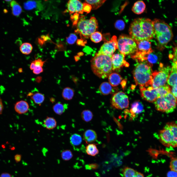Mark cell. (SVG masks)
I'll use <instances>...</instances> for the list:
<instances>
[{
    "label": "cell",
    "mask_w": 177,
    "mask_h": 177,
    "mask_svg": "<svg viewBox=\"0 0 177 177\" xmlns=\"http://www.w3.org/2000/svg\"><path fill=\"white\" fill-rule=\"evenodd\" d=\"M167 177H177V173L171 170L168 171L167 174Z\"/></svg>",
    "instance_id": "47"
},
{
    "label": "cell",
    "mask_w": 177,
    "mask_h": 177,
    "mask_svg": "<svg viewBox=\"0 0 177 177\" xmlns=\"http://www.w3.org/2000/svg\"><path fill=\"white\" fill-rule=\"evenodd\" d=\"M73 156L71 151L69 150L63 151L61 153V157L62 159L65 161H68L71 159Z\"/></svg>",
    "instance_id": "38"
},
{
    "label": "cell",
    "mask_w": 177,
    "mask_h": 177,
    "mask_svg": "<svg viewBox=\"0 0 177 177\" xmlns=\"http://www.w3.org/2000/svg\"><path fill=\"white\" fill-rule=\"evenodd\" d=\"M171 92L177 99V84L172 86L171 88Z\"/></svg>",
    "instance_id": "45"
},
{
    "label": "cell",
    "mask_w": 177,
    "mask_h": 177,
    "mask_svg": "<svg viewBox=\"0 0 177 177\" xmlns=\"http://www.w3.org/2000/svg\"><path fill=\"white\" fill-rule=\"evenodd\" d=\"M152 65L146 61L139 62L133 72L134 80L136 85L140 87L151 86L152 83Z\"/></svg>",
    "instance_id": "3"
},
{
    "label": "cell",
    "mask_w": 177,
    "mask_h": 177,
    "mask_svg": "<svg viewBox=\"0 0 177 177\" xmlns=\"http://www.w3.org/2000/svg\"><path fill=\"white\" fill-rule=\"evenodd\" d=\"M167 82L169 85L172 86L177 84V71L172 66Z\"/></svg>",
    "instance_id": "27"
},
{
    "label": "cell",
    "mask_w": 177,
    "mask_h": 177,
    "mask_svg": "<svg viewBox=\"0 0 177 177\" xmlns=\"http://www.w3.org/2000/svg\"><path fill=\"white\" fill-rule=\"evenodd\" d=\"M122 173L124 177H144L143 174L128 167L123 168Z\"/></svg>",
    "instance_id": "18"
},
{
    "label": "cell",
    "mask_w": 177,
    "mask_h": 177,
    "mask_svg": "<svg viewBox=\"0 0 177 177\" xmlns=\"http://www.w3.org/2000/svg\"><path fill=\"white\" fill-rule=\"evenodd\" d=\"M125 56L120 53L113 55L111 57L113 70L119 69L123 66L127 67L129 66V63L125 59Z\"/></svg>",
    "instance_id": "14"
},
{
    "label": "cell",
    "mask_w": 177,
    "mask_h": 177,
    "mask_svg": "<svg viewBox=\"0 0 177 177\" xmlns=\"http://www.w3.org/2000/svg\"><path fill=\"white\" fill-rule=\"evenodd\" d=\"M98 28L97 20L95 17H92L86 19L82 17L77 23L75 32L79 33L81 36L87 39L96 32Z\"/></svg>",
    "instance_id": "6"
},
{
    "label": "cell",
    "mask_w": 177,
    "mask_h": 177,
    "mask_svg": "<svg viewBox=\"0 0 177 177\" xmlns=\"http://www.w3.org/2000/svg\"><path fill=\"white\" fill-rule=\"evenodd\" d=\"M106 0H85L86 2L90 5L92 10H96L100 7Z\"/></svg>",
    "instance_id": "35"
},
{
    "label": "cell",
    "mask_w": 177,
    "mask_h": 177,
    "mask_svg": "<svg viewBox=\"0 0 177 177\" xmlns=\"http://www.w3.org/2000/svg\"><path fill=\"white\" fill-rule=\"evenodd\" d=\"M129 32L131 37L135 42L149 41L155 35L153 21L146 18L136 19L131 24Z\"/></svg>",
    "instance_id": "1"
},
{
    "label": "cell",
    "mask_w": 177,
    "mask_h": 177,
    "mask_svg": "<svg viewBox=\"0 0 177 177\" xmlns=\"http://www.w3.org/2000/svg\"><path fill=\"white\" fill-rule=\"evenodd\" d=\"M111 103L113 107L117 109L122 110L127 108L129 105L128 97L123 92H118L113 96Z\"/></svg>",
    "instance_id": "11"
},
{
    "label": "cell",
    "mask_w": 177,
    "mask_h": 177,
    "mask_svg": "<svg viewBox=\"0 0 177 177\" xmlns=\"http://www.w3.org/2000/svg\"><path fill=\"white\" fill-rule=\"evenodd\" d=\"M146 8V5L142 0H138L134 4L132 9V11L135 14H140L142 13Z\"/></svg>",
    "instance_id": "22"
},
{
    "label": "cell",
    "mask_w": 177,
    "mask_h": 177,
    "mask_svg": "<svg viewBox=\"0 0 177 177\" xmlns=\"http://www.w3.org/2000/svg\"><path fill=\"white\" fill-rule=\"evenodd\" d=\"M160 141L164 146L177 147V123L173 122L167 123L159 134Z\"/></svg>",
    "instance_id": "5"
},
{
    "label": "cell",
    "mask_w": 177,
    "mask_h": 177,
    "mask_svg": "<svg viewBox=\"0 0 177 177\" xmlns=\"http://www.w3.org/2000/svg\"><path fill=\"white\" fill-rule=\"evenodd\" d=\"M109 82H104L102 83L99 87L101 93L104 95H106L114 92V88Z\"/></svg>",
    "instance_id": "20"
},
{
    "label": "cell",
    "mask_w": 177,
    "mask_h": 177,
    "mask_svg": "<svg viewBox=\"0 0 177 177\" xmlns=\"http://www.w3.org/2000/svg\"><path fill=\"white\" fill-rule=\"evenodd\" d=\"M99 167V165L97 163H94L87 165L86 166L87 169H96Z\"/></svg>",
    "instance_id": "46"
},
{
    "label": "cell",
    "mask_w": 177,
    "mask_h": 177,
    "mask_svg": "<svg viewBox=\"0 0 177 177\" xmlns=\"http://www.w3.org/2000/svg\"><path fill=\"white\" fill-rule=\"evenodd\" d=\"M160 53L154 51L147 55L144 59V61H146L151 65L157 63L160 60L161 55Z\"/></svg>",
    "instance_id": "19"
},
{
    "label": "cell",
    "mask_w": 177,
    "mask_h": 177,
    "mask_svg": "<svg viewBox=\"0 0 177 177\" xmlns=\"http://www.w3.org/2000/svg\"><path fill=\"white\" fill-rule=\"evenodd\" d=\"M68 9L70 14L74 13L83 14V4L77 0H69L67 3Z\"/></svg>",
    "instance_id": "15"
},
{
    "label": "cell",
    "mask_w": 177,
    "mask_h": 177,
    "mask_svg": "<svg viewBox=\"0 0 177 177\" xmlns=\"http://www.w3.org/2000/svg\"><path fill=\"white\" fill-rule=\"evenodd\" d=\"M0 177H12L11 175L8 173H4L1 174Z\"/></svg>",
    "instance_id": "50"
},
{
    "label": "cell",
    "mask_w": 177,
    "mask_h": 177,
    "mask_svg": "<svg viewBox=\"0 0 177 177\" xmlns=\"http://www.w3.org/2000/svg\"><path fill=\"white\" fill-rule=\"evenodd\" d=\"M28 103L24 100H21L17 102L15 104L14 109L19 114H23L27 113L29 109Z\"/></svg>",
    "instance_id": "16"
},
{
    "label": "cell",
    "mask_w": 177,
    "mask_h": 177,
    "mask_svg": "<svg viewBox=\"0 0 177 177\" xmlns=\"http://www.w3.org/2000/svg\"><path fill=\"white\" fill-rule=\"evenodd\" d=\"M35 65L34 63L33 62H32L30 64V68L31 70H33L34 68Z\"/></svg>",
    "instance_id": "52"
},
{
    "label": "cell",
    "mask_w": 177,
    "mask_h": 177,
    "mask_svg": "<svg viewBox=\"0 0 177 177\" xmlns=\"http://www.w3.org/2000/svg\"><path fill=\"white\" fill-rule=\"evenodd\" d=\"M3 109V106L2 100L0 97V115L1 114L2 112Z\"/></svg>",
    "instance_id": "49"
},
{
    "label": "cell",
    "mask_w": 177,
    "mask_h": 177,
    "mask_svg": "<svg viewBox=\"0 0 177 177\" xmlns=\"http://www.w3.org/2000/svg\"><path fill=\"white\" fill-rule=\"evenodd\" d=\"M33 49L32 45L28 43H23L20 46V50L23 54L29 55Z\"/></svg>",
    "instance_id": "33"
},
{
    "label": "cell",
    "mask_w": 177,
    "mask_h": 177,
    "mask_svg": "<svg viewBox=\"0 0 177 177\" xmlns=\"http://www.w3.org/2000/svg\"><path fill=\"white\" fill-rule=\"evenodd\" d=\"M46 61V60L43 61L41 59L39 58L37 59H35L32 62L34 63L36 66H40L42 67Z\"/></svg>",
    "instance_id": "42"
},
{
    "label": "cell",
    "mask_w": 177,
    "mask_h": 177,
    "mask_svg": "<svg viewBox=\"0 0 177 177\" xmlns=\"http://www.w3.org/2000/svg\"><path fill=\"white\" fill-rule=\"evenodd\" d=\"M81 117L83 120L86 122H88L92 119L93 114L92 112L88 110H85L81 113Z\"/></svg>",
    "instance_id": "36"
},
{
    "label": "cell",
    "mask_w": 177,
    "mask_h": 177,
    "mask_svg": "<svg viewBox=\"0 0 177 177\" xmlns=\"http://www.w3.org/2000/svg\"><path fill=\"white\" fill-rule=\"evenodd\" d=\"M43 6L40 2L37 1H29L24 4V8L27 10L37 9L40 10L42 8Z\"/></svg>",
    "instance_id": "24"
},
{
    "label": "cell",
    "mask_w": 177,
    "mask_h": 177,
    "mask_svg": "<svg viewBox=\"0 0 177 177\" xmlns=\"http://www.w3.org/2000/svg\"><path fill=\"white\" fill-rule=\"evenodd\" d=\"M172 66L174 67L177 71V60L173 62Z\"/></svg>",
    "instance_id": "51"
},
{
    "label": "cell",
    "mask_w": 177,
    "mask_h": 177,
    "mask_svg": "<svg viewBox=\"0 0 177 177\" xmlns=\"http://www.w3.org/2000/svg\"><path fill=\"white\" fill-rule=\"evenodd\" d=\"M109 83L113 87L116 86L120 83L122 78L118 74L114 73H111L108 76Z\"/></svg>",
    "instance_id": "23"
},
{
    "label": "cell",
    "mask_w": 177,
    "mask_h": 177,
    "mask_svg": "<svg viewBox=\"0 0 177 177\" xmlns=\"http://www.w3.org/2000/svg\"><path fill=\"white\" fill-rule=\"evenodd\" d=\"M144 109L143 106L140 102L137 101L133 103L131 105V112L132 114H136L141 113Z\"/></svg>",
    "instance_id": "28"
},
{
    "label": "cell",
    "mask_w": 177,
    "mask_h": 177,
    "mask_svg": "<svg viewBox=\"0 0 177 177\" xmlns=\"http://www.w3.org/2000/svg\"><path fill=\"white\" fill-rule=\"evenodd\" d=\"M28 96H30L34 102L37 104H40L42 103L44 101L45 99L44 95L39 92L34 93L30 92L28 94Z\"/></svg>",
    "instance_id": "21"
},
{
    "label": "cell",
    "mask_w": 177,
    "mask_h": 177,
    "mask_svg": "<svg viewBox=\"0 0 177 177\" xmlns=\"http://www.w3.org/2000/svg\"><path fill=\"white\" fill-rule=\"evenodd\" d=\"M77 39L76 36L73 33L71 34L69 36L66 38L67 42L70 44L74 43Z\"/></svg>",
    "instance_id": "41"
},
{
    "label": "cell",
    "mask_w": 177,
    "mask_h": 177,
    "mask_svg": "<svg viewBox=\"0 0 177 177\" xmlns=\"http://www.w3.org/2000/svg\"><path fill=\"white\" fill-rule=\"evenodd\" d=\"M43 71V70L42 67L36 66L33 70V73L36 74H39Z\"/></svg>",
    "instance_id": "43"
},
{
    "label": "cell",
    "mask_w": 177,
    "mask_h": 177,
    "mask_svg": "<svg viewBox=\"0 0 177 177\" xmlns=\"http://www.w3.org/2000/svg\"><path fill=\"white\" fill-rule=\"evenodd\" d=\"M155 34L160 50L164 49L172 39L173 34L171 27L163 21L155 19L153 21Z\"/></svg>",
    "instance_id": "4"
},
{
    "label": "cell",
    "mask_w": 177,
    "mask_h": 177,
    "mask_svg": "<svg viewBox=\"0 0 177 177\" xmlns=\"http://www.w3.org/2000/svg\"><path fill=\"white\" fill-rule=\"evenodd\" d=\"M44 126L48 130H51L56 127L57 122L56 119L53 118L47 117L43 122Z\"/></svg>",
    "instance_id": "26"
},
{
    "label": "cell",
    "mask_w": 177,
    "mask_h": 177,
    "mask_svg": "<svg viewBox=\"0 0 177 177\" xmlns=\"http://www.w3.org/2000/svg\"><path fill=\"white\" fill-rule=\"evenodd\" d=\"M141 96L143 99L150 102H154L160 96L157 88L152 86L140 87Z\"/></svg>",
    "instance_id": "13"
},
{
    "label": "cell",
    "mask_w": 177,
    "mask_h": 177,
    "mask_svg": "<svg viewBox=\"0 0 177 177\" xmlns=\"http://www.w3.org/2000/svg\"><path fill=\"white\" fill-rule=\"evenodd\" d=\"M136 42L137 50L131 57L138 62L142 61L147 55L153 51L152 49L151 43L147 40H143Z\"/></svg>",
    "instance_id": "10"
},
{
    "label": "cell",
    "mask_w": 177,
    "mask_h": 177,
    "mask_svg": "<svg viewBox=\"0 0 177 177\" xmlns=\"http://www.w3.org/2000/svg\"><path fill=\"white\" fill-rule=\"evenodd\" d=\"M70 141L71 145L75 148L81 145L82 142V138L80 135L74 133L70 137Z\"/></svg>",
    "instance_id": "25"
},
{
    "label": "cell",
    "mask_w": 177,
    "mask_h": 177,
    "mask_svg": "<svg viewBox=\"0 0 177 177\" xmlns=\"http://www.w3.org/2000/svg\"><path fill=\"white\" fill-rule=\"evenodd\" d=\"M87 154L89 155L95 156L99 153V150L96 145L93 144H88L86 147Z\"/></svg>",
    "instance_id": "32"
},
{
    "label": "cell",
    "mask_w": 177,
    "mask_h": 177,
    "mask_svg": "<svg viewBox=\"0 0 177 177\" xmlns=\"http://www.w3.org/2000/svg\"><path fill=\"white\" fill-rule=\"evenodd\" d=\"M118 40L116 36H113L109 40L106 41L102 46L97 53L111 57L117 49Z\"/></svg>",
    "instance_id": "12"
},
{
    "label": "cell",
    "mask_w": 177,
    "mask_h": 177,
    "mask_svg": "<svg viewBox=\"0 0 177 177\" xmlns=\"http://www.w3.org/2000/svg\"><path fill=\"white\" fill-rule=\"evenodd\" d=\"M125 26V23L122 20H117L115 24V26L117 30H121L124 29Z\"/></svg>",
    "instance_id": "39"
},
{
    "label": "cell",
    "mask_w": 177,
    "mask_h": 177,
    "mask_svg": "<svg viewBox=\"0 0 177 177\" xmlns=\"http://www.w3.org/2000/svg\"><path fill=\"white\" fill-rule=\"evenodd\" d=\"M97 137V134L96 132L91 129L86 130L83 135V139L87 143L94 142L96 141Z\"/></svg>",
    "instance_id": "17"
},
{
    "label": "cell",
    "mask_w": 177,
    "mask_h": 177,
    "mask_svg": "<svg viewBox=\"0 0 177 177\" xmlns=\"http://www.w3.org/2000/svg\"><path fill=\"white\" fill-rule=\"evenodd\" d=\"M74 94V90L69 87H66L64 88L62 94L63 98L66 100H70L72 99Z\"/></svg>",
    "instance_id": "31"
},
{
    "label": "cell",
    "mask_w": 177,
    "mask_h": 177,
    "mask_svg": "<svg viewBox=\"0 0 177 177\" xmlns=\"http://www.w3.org/2000/svg\"><path fill=\"white\" fill-rule=\"evenodd\" d=\"M67 107V104H63L61 102H58L53 106V109L56 114L61 115L65 112Z\"/></svg>",
    "instance_id": "29"
},
{
    "label": "cell",
    "mask_w": 177,
    "mask_h": 177,
    "mask_svg": "<svg viewBox=\"0 0 177 177\" xmlns=\"http://www.w3.org/2000/svg\"><path fill=\"white\" fill-rule=\"evenodd\" d=\"M157 110L168 113L173 112L177 106V99L170 92L157 98L154 102Z\"/></svg>",
    "instance_id": "7"
},
{
    "label": "cell",
    "mask_w": 177,
    "mask_h": 177,
    "mask_svg": "<svg viewBox=\"0 0 177 177\" xmlns=\"http://www.w3.org/2000/svg\"><path fill=\"white\" fill-rule=\"evenodd\" d=\"M55 99L54 98H51L50 100V101L52 102H53L55 101Z\"/></svg>",
    "instance_id": "54"
},
{
    "label": "cell",
    "mask_w": 177,
    "mask_h": 177,
    "mask_svg": "<svg viewBox=\"0 0 177 177\" xmlns=\"http://www.w3.org/2000/svg\"><path fill=\"white\" fill-rule=\"evenodd\" d=\"M91 62V67L93 72L100 78H107L112 72L111 57L97 53Z\"/></svg>",
    "instance_id": "2"
},
{
    "label": "cell",
    "mask_w": 177,
    "mask_h": 177,
    "mask_svg": "<svg viewBox=\"0 0 177 177\" xmlns=\"http://www.w3.org/2000/svg\"><path fill=\"white\" fill-rule=\"evenodd\" d=\"M159 70L152 73V86L157 88L165 85L170 73L171 68L169 66H165L160 63Z\"/></svg>",
    "instance_id": "9"
},
{
    "label": "cell",
    "mask_w": 177,
    "mask_h": 177,
    "mask_svg": "<svg viewBox=\"0 0 177 177\" xmlns=\"http://www.w3.org/2000/svg\"><path fill=\"white\" fill-rule=\"evenodd\" d=\"M170 168L171 170L177 173V158H172L170 163Z\"/></svg>",
    "instance_id": "40"
},
{
    "label": "cell",
    "mask_w": 177,
    "mask_h": 177,
    "mask_svg": "<svg viewBox=\"0 0 177 177\" xmlns=\"http://www.w3.org/2000/svg\"><path fill=\"white\" fill-rule=\"evenodd\" d=\"M83 4V11L86 12L87 13H89L92 9L91 6L86 3H84Z\"/></svg>",
    "instance_id": "44"
},
{
    "label": "cell",
    "mask_w": 177,
    "mask_h": 177,
    "mask_svg": "<svg viewBox=\"0 0 177 177\" xmlns=\"http://www.w3.org/2000/svg\"><path fill=\"white\" fill-rule=\"evenodd\" d=\"M22 155L20 154H17L14 156V159L16 163L19 162L21 159Z\"/></svg>",
    "instance_id": "48"
},
{
    "label": "cell",
    "mask_w": 177,
    "mask_h": 177,
    "mask_svg": "<svg viewBox=\"0 0 177 177\" xmlns=\"http://www.w3.org/2000/svg\"><path fill=\"white\" fill-rule=\"evenodd\" d=\"M117 41V49L121 53L125 55L133 54L137 50V44L130 36L122 34Z\"/></svg>",
    "instance_id": "8"
},
{
    "label": "cell",
    "mask_w": 177,
    "mask_h": 177,
    "mask_svg": "<svg viewBox=\"0 0 177 177\" xmlns=\"http://www.w3.org/2000/svg\"><path fill=\"white\" fill-rule=\"evenodd\" d=\"M18 72L20 73L23 72L22 69V68H20L18 70Z\"/></svg>",
    "instance_id": "53"
},
{
    "label": "cell",
    "mask_w": 177,
    "mask_h": 177,
    "mask_svg": "<svg viewBox=\"0 0 177 177\" xmlns=\"http://www.w3.org/2000/svg\"><path fill=\"white\" fill-rule=\"evenodd\" d=\"M156 88L160 97L164 96L171 92V88L169 85H165Z\"/></svg>",
    "instance_id": "34"
},
{
    "label": "cell",
    "mask_w": 177,
    "mask_h": 177,
    "mask_svg": "<svg viewBox=\"0 0 177 177\" xmlns=\"http://www.w3.org/2000/svg\"><path fill=\"white\" fill-rule=\"evenodd\" d=\"M12 13L13 15L18 16L21 13L22 9L20 6L16 1L12 0L10 3Z\"/></svg>",
    "instance_id": "30"
},
{
    "label": "cell",
    "mask_w": 177,
    "mask_h": 177,
    "mask_svg": "<svg viewBox=\"0 0 177 177\" xmlns=\"http://www.w3.org/2000/svg\"><path fill=\"white\" fill-rule=\"evenodd\" d=\"M90 38L93 42L95 43H98L102 40L103 36L100 32L96 31L91 35Z\"/></svg>",
    "instance_id": "37"
}]
</instances>
